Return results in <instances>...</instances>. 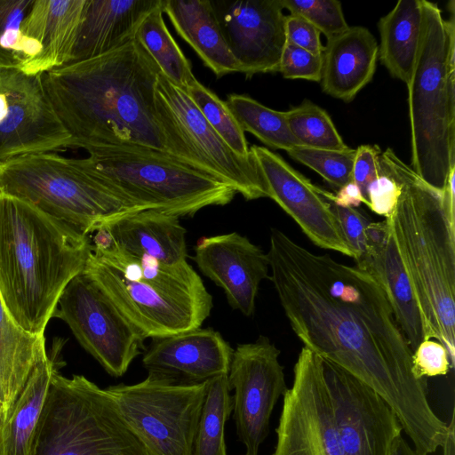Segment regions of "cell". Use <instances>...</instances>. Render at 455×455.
Instances as JSON below:
<instances>
[{"label": "cell", "instance_id": "40", "mask_svg": "<svg viewBox=\"0 0 455 455\" xmlns=\"http://www.w3.org/2000/svg\"><path fill=\"white\" fill-rule=\"evenodd\" d=\"M412 368L418 379L446 375L452 369L446 348L436 339L423 340L412 353Z\"/></svg>", "mask_w": 455, "mask_h": 455}, {"label": "cell", "instance_id": "22", "mask_svg": "<svg viewBox=\"0 0 455 455\" xmlns=\"http://www.w3.org/2000/svg\"><path fill=\"white\" fill-rule=\"evenodd\" d=\"M163 0H86L69 63L89 60L132 40Z\"/></svg>", "mask_w": 455, "mask_h": 455}, {"label": "cell", "instance_id": "11", "mask_svg": "<svg viewBox=\"0 0 455 455\" xmlns=\"http://www.w3.org/2000/svg\"><path fill=\"white\" fill-rule=\"evenodd\" d=\"M112 377L119 378L145 351L146 338L84 271L66 286L54 315Z\"/></svg>", "mask_w": 455, "mask_h": 455}, {"label": "cell", "instance_id": "33", "mask_svg": "<svg viewBox=\"0 0 455 455\" xmlns=\"http://www.w3.org/2000/svg\"><path fill=\"white\" fill-rule=\"evenodd\" d=\"M290 131L300 146L342 150L347 148L329 114L311 100L284 111Z\"/></svg>", "mask_w": 455, "mask_h": 455}, {"label": "cell", "instance_id": "41", "mask_svg": "<svg viewBox=\"0 0 455 455\" xmlns=\"http://www.w3.org/2000/svg\"><path fill=\"white\" fill-rule=\"evenodd\" d=\"M379 175L369 186L366 205L375 213L388 217L395 207L401 187L388 173L383 171L379 162Z\"/></svg>", "mask_w": 455, "mask_h": 455}, {"label": "cell", "instance_id": "42", "mask_svg": "<svg viewBox=\"0 0 455 455\" xmlns=\"http://www.w3.org/2000/svg\"><path fill=\"white\" fill-rule=\"evenodd\" d=\"M380 154V148L377 145H361L355 149L351 181L360 189L364 204H366L368 188L379 175Z\"/></svg>", "mask_w": 455, "mask_h": 455}, {"label": "cell", "instance_id": "15", "mask_svg": "<svg viewBox=\"0 0 455 455\" xmlns=\"http://www.w3.org/2000/svg\"><path fill=\"white\" fill-rule=\"evenodd\" d=\"M323 367L341 454L390 455L394 442L403 432L393 410L343 369L325 360Z\"/></svg>", "mask_w": 455, "mask_h": 455}, {"label": "cell", "instance_id": "27", "mask_svg": "<svg viewBox=\"0 0 455 455\" xmlns=\"http://www.w3.org/2000/svg\"><path fill=\"white\" fill-rule=\"evenodd\" d=\"M46 356L44 337L21 329L0 296V427L12 413L34 368Z\"/></svg>", "mask_w": 455, "mask_h": 455}, {"label": "cell", "instance_id": "43", "mask_svg": "<svg viewBox=\"0 0 455 455\" xmlns=\"http://www.w3.org/2000/svg\"><path fill=\"white\" fill-rule=\"evenodd\" d=\"M284 27L286 42L314 54H323L324 45L321 40V33L310 22L299 15L290 13L285 15Z\"/></svg>", "mask_w": 455, "mask_h": 455}, {"label": "cell", "instance_id": "10", "mask_svg": "<svg viewBox=\"0 0 455 455\" xmlns=\"http://www.w3.org/2000/svg\"><path fill=\"white\" fill-rule=\"evenodd\" d=\"M207 382L179 384L148 376L105 389L152 455H193Z\"/></svg>", "mask_w": 455, "mask_h": 455}, {"label": "cell", "instance_id": "30", "mask_svg": "<svg viewBox=\"0 0 455 455\" xmlns=\"http://www.w3.org/2000/svg\"><path fill=\"white\" fill-rule=\"evenodd\" d=\"M163 13L162 2L143 20L135 37L151 55L161 72L185 91L195 76L190 61L168 30Z\"/></svg>", "mask_w": 455, "mask_h": 455}, {"label": "cell", "instance_id": "26", "mask_svg": "<svg viewBox=\"0 0 455 455\" xmlns=\"http://www.w3.org/2000/svg\"><path fill=\"white\" fill-rule=\"evenodd\" d=\"M176 32L218 77L240 73L220 31L210 0H163Z\"/></svg>", "mask_w": 455, "mask_h": 455}, {"label": "cell", "instance_id": "36", "mask_svg": "<svg viewBox=\"0 0 455 455\" xmlns=\"http://www.w3.org/2000/svg\"><path fill=\"white\" fill-rule=\"evenodd\" d=\"M287 153L292 159L312 169L338 189L351 180L355 153V149L352 148L331 150L298 145Z\"/></svg>", "mask_w": 455, "mask_h": 455}, {"label": "cell", "instance_id": "35", "mask_svg": "<svg viewBox=\"0 0 455 455\" xmlns=\"http://www.w3.org/2000/svg\"><path fill=\"white\" fill-rule=\"evenodd\" d=\"M35 0H0V67L20 68L30 59L23 23Z\"/></svg>", "mask_w": 455, "mask_h": 455}, {"label": "cell", "instance_id": "1", "mask_svg": "<svg viewBox=\"0 0 455 455\" xmlns=\"http://www.w3.org/2000/svg\"><path fill=\"white\" fill-rule=\"evenodd\" d=\"M267 253L269 279L303 347L376 392L418 453L442 448L449 423L431 407L427 379L415 376L412 351L374 277L312 252L278 228L271 229Z\"/></svg>", "mask_w": 455, "mask_h": 455}, {"label": "cell", "instance_id": "38", "mask_svg": "<svg viewBox=\"0 0 455 455\" xmlns=\"http://www.w3.org/2000/svg\"><path fill=\"white\" fill-rule=\"evenodd\" d=\"M322 69L323 54H314L286 42L278 69L284 78L320 82Z\"/></svg>", "mask_w": 455, "mask_h": 455}, {"label": "cell", "instance_id": "4", "mask_svg": "<svg viewBox=\"0 0 455 455\" xmlns=\"http://www.w3.org/2000/svg\"><path fill=\"white\" fill-rule=\"evenodd\" d=\"M379 165L401 187L388 220L412 285L426 339L439 341L455 363V227L447 219L442 192L426 183L392 148Z\"/></svg>", "mask_w": 455, "mask_h": 455}, {"label": "cell", "instance_id": "25", "mask_svg": "<svg viewBox=\"0 0 455 455\" xmlns=\"http://www.w3.org/2000/svg\"><path fill=\"white\" fill-rule=\"evenodd\" d=\"M388 226L384 242L368 249L355 266L372 275L384 291L398 327L413 353L426 339L425 327L389 221Z\"/></svg>", "mask_w": 455, "mask_h": 455}, {"label": "cell", "instance_id": "34", "mask_svg": "<svg viewBox=\"0 0 455 455\" xmlns=\"http://www.w3.org/2000/svg\"><path fill=\"white\" fill-rule=\"evenodd\" d=\"M185 92L227 145L239 156L251 159L244 132L226 102L195 77Z\"/></svg>", "mask_w": 455, "mask_h": 455}, {"label": "cell", "instance_id": "13", "mask_svg": "<svg viewBox=\"0 0 455 455\" xmlns=\"http://www.w3.org/2000/svg\"><path fill=\"white\" fill-rule=\"evenodd\" d=\"M280 350L266 336L233 350L228 380L235 393L233 419L244 455H258L269 434L270 418L287 390Z\"/></svg>", "mask_w": 455, "mask_h": 455}, {"label": "cell", "instance_id": "8", "mask_svg": "<svg viewBox=\"0 0 455 455\" xmlns=\"http://www.w3.org/2000/svg\"><path fill=\"white\" fill-rule=\"evenodd\" d=\"M31 455H152L116 401L83 375L54 369Z\"/></svg>", "mask_w": 455, "mask_h": 455}, {"label": "cell", "instance_id": "18", "mask_svg": "<svg viewBox=\"0 0 455 455\" xmlns=\"http://www.w3.org/2000/svg\"><path fill=\"white\" fill-rule=\"evenodd\" d=\"M156 94L169 108L200 157L223 182L246 200L267 197L265 183L252 156L246 159L236 155L205 120L188 93L172 84L161 70Z\"/></svg>", "mask_w": 455, "mask_h": 455}, {"label": "cell", "instance_id": "6", "mask_svg": "<svg viewBox=\"0 0 455 455\" xmlns=\"http://www.w3.org/2000/svg\"><path fill=\"white\" fill-rule=\"evenodd\" d=\"M444 20L435 3L421 0L419 45L408 89L411 168L443 191L455 167V2Z\"/></svg>", "mask_w": 455, "mask_h": 455}, {"label": "cell", "instance_id": "23", "mask_svg": "<svg viewBox=\"0 0 455 455\" xmlns=\"http://www.w3.org/2000/svg\"><path fill=\"white\" fill-rule=\"evenodd\" d=\"M86 0H35L23 23L38 55L21 69L42 75L69 63Z\"/></svg>", "mask_w": 455, "mask_h": 455}, {"label": "cell", "instance_id": "44", "mask_svg": "<svg viewBox=\"0 0 455 455\" xmlns=\"http://www.w3.org/2000/svg\"><path fill=\"white\" fill-rule=\"evenodd\" d=\"M319 192L325 197L331 200L337 205L342 207H355L358 206L361 203L364 204V199L358 187L353 182L349 181L340 188L337 194L333 195L331 192L319 188Z\"/></svg>", "mask_w": 455, "mask_h": 455}, {"label": "cell", "instance_id": "12", "mask_svg": "<svg viewBox=\"0 0 455 455\" xmlns=\"http://www.w3.org/2000/svg\"><path fill=\"white\" fill-rule=\"evenodd\" d=\"M272 455H342L323 360L303 347L283 395Z\"/></svg>", "mask_w": 455, "mask_h": 455}, {"label": "cell", "instance_id": "19", "mask_svg": "<svg viewBox=\"0 0 455 455\" xmlns=\"http://www.w3.org/2000/svg\"><path fill=\"white\" fill-rule=\"evenodd\" d=\"M194 260L224 291L233 309L245 316L253 315L259 284L269 279L267 253L247 237L231 232L200 238Z\"/></svg>", "mask_w": 455, "mask_h": 455}, {"label": "cell", "instance_id": "3", "mask_svg": "<svg viewBox=\"0 0 455 455\" xmlns=\"http://www.w3.org/2000/svg\"><path fill=\"white\" fill-rule=\"evenodd\" d=\"M89 235L0 191V296L15 323L44 337L66 286L84 269Z\"/></svg>", "mask_w": 455, "mask_h": 455}, {"label": "cell", "instance_id": "24", "mask_svg": "<svg viewBox=\"0 0 455 455\" xmlns=\"http://www.w3.org/2000/svg\"><path fill=\"white\" fill-rule=\"evenodd\" d=\"M379 44L365 27H348L344 32L327 39L323 52L321 87L324 93L352 101L373 78Z\"/></svg>", "mask_w": 455, "mask_h": 455}, {"label": "cell", "instance_id": "14", "mask_svg": "<svg viewBox=\"0 0 455 455\" xmlns=\"http://www.w3.org/2000/svg\"><path fill=\"white\" fill-rule=\"evenodd\" d=\"M69 142L41 75L0 67V164L25 155L68 148Z\"/></svg>", "mask_w": 455, "mask_h": 455}, {"label": "cell", "instance_id": "9", "mask_svg": "<svg viewBox=\"0 0 455 455\" xmlns=\"http://www.w3.org/2000/svg\"><path fill=\"white\" fill-rule=\"evenodd\" d=\"M0 191L89 235L108 221L143 211L57 152L29 154L0 164Z\"/></svg>", "mask_w": 455, "mask_h": 455}, {"label": "cell", "instance_id": "45", "mask_svg": "<svg viewBox=\"0 0 455 455\" xmlns=\"http://www.w3.org/2000/svg\"><path fill=\"white\" fill-rule=\"evenodd\" d=\"M390 455H420L414 448H411L408 442L403 437L398 436L392 445Z\"/></svg>", "mask_w": 455, "mask_h": 455}, {"label": "cell", "instance_id": "2", "mask_svg": "<svg viewBox=\"0 0 455 455\" xmlns=\"http://www.w3.org/2000/svg\"><path fill=\"white\" fill-rule=\"evenodd\" d=\"M159 72L135 37L100 56L45 72L41 78L70 137L68 148L148 149L221 180L156 94Z\"/></svg>", "mask_w": 455, "mask_h": 455}, {"label": "cell", "instance_id": "7", "mask_svg": "<svg viewBox=\"0 0 455 455\" xmlns=\"http://www.w3.org/2000/svg\"><path fill=\"white\" fill-rule=\"evenodd\" d=\"M74 163L141 210L193 217L209 206H223L236 195L223 181L148 149L104 148Z\"/></svg>", "mask_w": 455, "mask_h": 455}, {"label": "cell", "instance_id": "37", "mask_svg": "<svg viewBox=\"0 0 455 455\" xmlns=\"http://www.w3.org/2000/svg\"><path fill=\"white\" fill-rule=\"evenodd\" d=\"M283 9L315 26L326 39L348 28L341 3L338 0H281Z\"/></svg>", "mask_w": 455, "mask_h": 455}, {"label": "cell", "instance_id": "46", "mask_svg": "<svg viewBox=\"0 0 455 455\" xmlns=\"http://www.w3.org/2000/svg\"><path fill=\"white\" fill-rule=\"evenodd\" d=\"M442 449L443 455H455V447L452 444H445Z\"/></svg>", "mask_w": 455, "mask_h": 455}, {"label": "cell", "instance_id": "16", "mask_svg": "<svg viewBox=\"0 0 455 455\" xmlns=\"http://www.w3.org/2000/svg\"><path fill=\"white\" fill-rule=\"evenodd\" d=\"M240 73L278 72L286 44L281 0H210Z\"/></svg>", "mask_w": 455, "mask_h": 455}, {"label": "cell", "instance_id": "5", "mask_svg": "<svg viewBox=\"0 0 455 455\" xmlns=\"http://www.w3.org/2000/svg\"><path fill=\"white\" fill-rule=\"evenodd\" d=\"M84 272L146 339L199 328L212 308L188 262L167 266L102 246L91 248Z\"/></svg>", "mask_w": 455, "mask_h": 455}, {"label": "cell", "instance_id": "29", "mask_svg": "<svg viewBox=\"0 0 455 455\" xmlns=\"http://www.w3.org/2000/svg\"><path fill=\"white\" fill-rule=\"evenodd\" d=\"M55 368L48 355L34 368L0 427V455H31L32 439Z\"/></svg>", "mask_w": 455, "mask_h": 455}, {"label": "cell", "instance_id": "21", "mask_svg": "<svg viewBox=\"0 0 455 455\" xmlns=\"http://www.w3.org/2000/svg\"><path fill=\"white\" fill-rule=\"evenodd\" d=\"M93 233V244L147 255L167 266L187 262L186 229L176 216L151 209L139 211L108 221Z\"/></svg>", "mask_w": 455, "mask_h": 455}, {"label": "cell", "instance_id": "20", "mask_svg": "<svg viewBox=\"0 0 455 455\" xmlns=\"http://www.w3.org/2000/svg\"><path fill=\"white\" fill-rule=\"evenodd\" d=\"M233 350L212 328L154 337L142 364L148 376L179 384H200L228 375Z\"/></svg>", "mask_w": 455, "mask_h": 455}, {"label": "cell", "instance_id": "31", "mask_svg": "<svg viewBox=\"0 0 455 455\" xmlns=\"http://www.w3.org/2000/svg\"><path fill=\"white\" fill-rule=\"evenodd\" d=\"M225 102L243 131L267 147L288 152L299 145L289 129L284 112L269 108L244 94H229Z\"/></svg>", "mask_w": 455, "mask_h": 455}, {"label": "cell", "instance_id": "28", "mask_svg": "<svg viewBox=\"0 0 455 455\" xmlns=\"http://www.w3.org/2000/svg\"><path fill=\"white\" fill-rule=\"evenodd\" d=\"M421 0H399L378 22L379 59L389 74L407 84L419 45Z\"/></svg>", "mask_w": 455, "mask_h": 455}, {"label": "cell", "instance_id": "17", "mask_svg": "<svg viewBox=\"0 0 455 455\" xmlns=\"http://www.w3.org/2000/svg\"><path fill=\"white\" fill-rule=\"evenodd\" d=\"M252 159L274 200L316 246L352 257L339 223L318 187L270 149L253 145Z\"/></svg>", "mask_w": 455, "mask_h": 455}, {"label": "cell", "instance_id": "32", "mask_svg": "<svg viewBox=\"0 0 455 455\" xmlns=\"http://www.w3.org/2000/svg\"><path fill=\"white\" fill-rule=\"evenodd\" d=\"M228 375L207 382L193 455H227L225 425L233 411Z\"/></svg>", "mask_w": 455, "mask_h": 455}, {"label": "cell", "instance_id": "39", "mask_svg": "<svg viewBox=\"0 0 455 455\" xmlns=\"http://www.w3.org/2000/svg\"><path fill=\"white\" fill-rule=\"evenodd\" d=\"M321 196L327 201L332 213L339 221L346 242L352 251V258L355 259V262L358 261L366 252L365 229L371 220L355 207L337 205L322 194Z\"/></svg>", "mask_w": 455, "mask_h": 455}]
</instances>
